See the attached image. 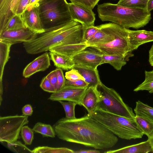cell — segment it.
Instances as JSON below:
<instances>
[{
    "label": "cell",
    "instance_id": "f546056e",
    "mask_svg": "<svg viewBox=\"0 0 153 153\" xmlns=\"http://www.w3.org/2000/svg\"><path fill=\"white\" fill-rule=\"evenodd\" d=\"M59 102L63 106L65 114V117L68 119L76 118L75 114V108L77 103L71 101L64 102L60 101Z\"/></svg>",
    "mask_w": 153,
    "mask_h": 153
},
{
    "label": "cell",
    "instance_id": "d6a6232c",
    "mask_svg": "<svg viewBox=\"0 0 153 153\" xmlns=\"http://www.w3.org/2000/svg\"><path fill=\"white\" fill-rule=\"evenodd\" d=\"M9 148L15 152L32 153V150L28 148L20 142L17 141L12 143H8Z\"/></svg>",
    "mask_w": 153,
    "mask_h": 153
},
{
    "label": "cell",
    "instance_id": "3957f363",
    "mask_svg": "<svg viewBox=\"0 0 153 153\" xmlns=\"http://www.w3.org/2000/svg\"><path fill=\"white\" fill-rule=\"evenodd\" d=\"M97 11L102 21H109L127 28L137 29L146 25L151 19L146 8H132L117 4L104 3L98 4Z\"/></svg>",
    "mask_w": 153,
    "mask_h": 153
},
{
    "label": "cell",
    "instance_id": "ac0fdd59",
    "mask_svg": "<svg viewBox=\"0 0 153 153\" xmlns=\"http://www.w3.org/2000/svg\"><path fill=\"white\" fill-rule=\"evenodd\" d=\"M99 97L96 88L88 87L85 90L82 99L81 104L90 113L98 107Z\"/></svg>",
    "mask_w": 153,
    "mask_h": 153
},
{
    "label": "cell",
    "instance_id": "d590c367",
    "mask_svg": "<svg viewBox=\"0 0 153 153\" xmlns=\"http://www.w3.org/2000/svg\"><path fill=\"white\" fill-rule=\"evenodd\" d=\"M56 70L57 77V82L56 90V91L61 89L65 85L66 80L62 69L57 68Z\"/></svg>",
    "mask_w": 153,
    "mask_h": 153
},
{
    "label": "cell",
    "instance_id": "5bb4252c",
    "mask_svg": "<svg viewBox=\"0 0 153 153\" xmlns=\"http://www.w3.org/2000/svg\"><path fill=\"white\" fill-rule=\"evenodd\" d=\"M20 0H0V33L5 30L16 15Z\"/></svg>",
    "mask_w": 153,
    "mask_h": 153
},
{
    "label": "cell",
    "instance_id": "60d3db41",
    "mask_svg": "<svg viewBox=\"0 0 153 153\" xmlns=\"http://www.w3.org/2000/svg\"><path fill=\"white\" fill-rule=\"evenodd\" d=\"M31 0H20L17 15H21L28 6Z\"/></svg>",
    "mask_w": 153,
    "mask_h": 153
},
{
    "label": "cell",
    "instance_id": "6da1fadb",
    "mask_svg": "<svg viewBox=\"0 0 153 153\" xmlns=\"http://www.w3.org/2000/svg\"><path fill=\"white\" fill-rule=\"evenodd\" d=\"M53 127L59 139L95 149L111 148L118 140L116 136L88 114L79 118L63 117Z\"/></svg>",
    "mask_w": 153,
    "mask_h": 153
},
{
    "label": "cell",
    "instance_id": "7dc6e473",
    "mask_svg": "<svg viewBox=\"0 0 153 153\" xmlns=\"http://www.w3.org/2000/svg\"><path fill=\"white\" fill-rule=\"evenodd\" d=\"M149 140L151 144V145L152 148V152H153V137L150 139H148Z\"/></svg>",
    "mask_w": 153,
    "mask_h": 153
},
{
    "label": "cell",
    "instance_id": "8992f818",
    "mask_svg": "<svg viewBox=\"0 0 153 153\" xmlns=\"http://www.w3.org/2000/svg\"><path fill=\"white\" fill-rule=\"evenodd\" d=\"M113 34L114 38L108 43L90 47L102 54L122 56L127 61L134 55L130 48L128 34L129 29L112 22L104 24Z\"/></svg>",
    "mask_w": 153,
    "mask_h": 153
},
{
    "label": "cell",
    "instance_id": "8d00e7d4",
    "mask_svg": "<svg viewBox=\"0 0 153 153\" xmlns=\"http://www.w3.org/2000/svg\"><path fill=\"white\" fill-rule=\"evenodd\" d=\"M65 77L68 80H75L78 79L84 80L79 72L74 68L65 72Z\"/></svg>",
    "mask_w": 153,
    "mask_h": 153
},
{
    "label": "cell",
    "instance_id": "9a60e30c",
    "mask_svg": "<svg viewBox=\"0 0 153 153\" xmlns=\"http://www.w3.org/2000/svg\"><path fill=\"white\" fill-rule=\"evenodd\" d=\"M50 57L46 52L29 63L23 72V76L25 78L29 77L36 73L44 71L50 66Z\"/></svg>",
    "mask_w": 153,
    "mask_h": 153
},
{
    "label": "cell",
    "instance_id": "ffe728a7",
    "mask_svg": "<svg viewBox=\"0 0 153 153\" xmlns=\"http://www.w3.org/2000/svg\"><path fill=\"white\" fill-rule=\"evenodd\" d=\"M88 47V45L83 42L77 44L59 45L53 47L49 51L72 57L77 53Z\"/></svg>",
    "mask_w": 153,
    "mask_h": 153
},
{
    "label": "cell",
    "instance_id": "d6986e66",
    "mask_svg": "<svg viewBox=\"0 0 153 153\" xmlns=\"http://www.w3.org/2000/svg\"><path fill=\"white\" fill-rule=\"evenodd\" d=\"M151 145L149 140L140 143L126 146L114 150L104 152L105 153H147L152 152Z\"/></svg>",
    "mask_w": 153,
    "mask_h": 153
},
{
    "label": "cell",
    "instance_id": "cb8c5ba5",
    "mask_svg": "<svg viewBox=\"0 0 153 153\" xmlns=\"http://www.w3.org/2000/svg\"><path fill=\"white\" fill-rule=\"evenodd\" d=\"M102 64L108 63L117 71L121 70L122 67L126 64L127 61L124 57L117 55L102 54Z\"/></svg>",
    "mask_w": 153,
    "mask_h": 153
},
{
    "label": "cell",
    "instance_id": "7c38bea8",
    "mask_svg": "<svg viewBox=\"0 0 153 153\" xmlns=\"http://www.w3.org/2000/svg\"><path fill=\"white\" fill-rule=\"evenodd\" d=\"M37 34L27 28L5 30L0 33V41L11 44L31 41L36 38Z\"/></svg>",
    "mask_w": 153,
    "mask_h": 153
},
{
    "label": "cell",
    "instance_id": "83f0119b",
    "mask_svg": "<svg viewBox=\"0 0 153 153\" xmlns=\"http://www.w3.org/2000/svg\"><path fill=\"white\" fill-rule=\"evenodd\" d=\"M32 153H74V151L65 147L54 148L39 146L32 150Z\"/></svg>",
    "mask_w": 153,
    "mask_h": 153
},
{
    "label": "cell",
    "instance_id": "e0dca14e",
    "mask_svg": "<svg viewBox=\"0 0 153 153\" xmlns=\"http://www.w3.org/2000/svg\"><path fill=\"white\" fill-rule=\"evenodd\" d=\"M73 68L77 70L88 84V87L96 88L101 82L97 68L75 65Z\"/></svg>",
    "mask_w": 153,
    "mask_h": 153
},
{
    "label": "cell",
    "instance_id": "7402d4cb",
    "mask_svg": "<svg viewBox=\"0 0 153 153\" xmlns=\"http://www.w3.org/2000/svg\"><path fill=\"white\" fill-rule=\"evenodd\" d=\"M135 123L137 127L146 135L148 139L153 137V121L149 119L139 115H136L134 119Z\"/></svg>",
    "mask_w": 153,
    "mask_h": 153
},
{
    "label": "cell",
    "instance_id": "ee69618b",
    "mask_svg": "<svg viewBox=\"0 0 153 153\" xmlns=\"http://www.w3.org/2000/svg\"><path fill=\"white\" fill-rule=\"evenodd\" d=\"M149 61L150 65L153 66V44L149 51Z\"/></svg>",
    "mask_w": 153,
    "mask_h": 153
},
{
    "label": "cell",
    "instance_id": "836d02e7",
    "mask_svg": "<svg viewBox=\"0 0 153 153\" xmlns=\"http://www.w3.org/2000/svg\"><path fill=\"white\" fill-rule=\"evenodd\" d=\"M99 28L97 26H91L84 27L83 33V42L86 43L95 35Z\"/></svg>",
    "mask_w": 153,
    "mask_h": 153
},
{
    "label": "cell",
    "instance_id": "e575fe53",
    "mask_svg": "<svg viewBox=\"0 0 153 153\" xmlns=\"http://www.w3.org/2000/svg\"><path fill=\"white\" fill-rule=\"evenodd\" d=\"M71 3L78 4L92 10L100 0H69Z\"/></svg>",
    "mask_w": 153,
    "mask_h": 153
},
{
    "label": "cell",
    "instance_id": "f6af8a7d",
    "mask_svg": "<svg viewBox=\"0 0 153 153\" xmlns=\"http://www.w3.org/2000/svg\"><path fill=\"white\" fill-rule=\"evenodd\" d=\"M146 9L149 12L153 9V0H148L147 6Z\"/></svg>",
    "mask_w": 153,
    "mask_h": 153
},
{
    "label": "cell",
    "instance_id": "44dd1931",
    "mask_svg": "<svg viewBox=\"0 0 153 153\" xmlns=\"http://www.w3.org/2000/svg\"><path fill=\"white\" fill-rule=\"evenodd\" d=\"M49 54L51 59L57 68L68 70L73 68L75 65L72 57L52 51H50Z\"/></svg>",
    "mask_w": 153,
    "mask_h": 153
},
{
    "label": "cell",
    "instance_id": "484cf974",
    "mask_svg": "<svg viewBox=\"0 0 153 153\" xmlns=\"http://www.w3.org/2000/svg\"><path fill=\"white\" fill-rule=\"evenodd\" d=\"M33 131L42 134L43 136L54 138L56 134L54 130L51 125L37 122L33 127Z\"/></svg>",
    "mask_w": 153,
    "mask_h": 153
},
{
    "label": "cell",
    "instance_id": "4dcf8cb0",
    "mask_svg": "<svg viewBox=\"0 0 153 153\" xmlns=\"http://www.w3.org/2000/svg\"><path fill=\"white\" fill-rule=\"evenodd\" d=\"M24 28L26 27L21 16L16 14L9 22L5 30H15Z\"/></svg>",
    "mask_w": 153,
    "mask_h": 153
},
{
    "label": "cell",
    "instance_id": "9c48e42d",
    "mask_svg": "<svg viewBox=\"0 0 153 153\" xmlns=\"http://www.w3.org/2000/svg\"><path fill=\"white\" fill-rule=\"evenodd\" d=\"M87 88L65 85L60 90L52 93L48 99L58 102L60 101H71L82 106V99Z\"/></svg>",
    "mask_w": 153,
    "mask_h": 153
},
{
    "label": "cell",
    "instance_id": "4316f807",
    "mask_svg": "<svg viewBox=\"0 0 153 153\" xmlns=\"http://www.w3.org/2000/svg\"><path fill=\"white\" fill-rule=\"evenodd\" d=\"M144 81L134 90V91L146 90L150 93H153V70L145 71Z\"/></svg>",
    "mask_w": 153,
    "mask_h": 153
},
{
    "label": "cell",
    "instance_id": "5b68a950",
    "mask_svg": "<svg viewBox=\"0 0 153 153\" xmlns=\"http://www.w3.org/2000/svg\"><path fill=\"white\" fill-rule=\"evenodd\" d=\"M68 3L66 0H40L39 2V14L45 30L72 21Z\"/></svg>",
    "mask_w": 153,
    "mask_h": 153
},
{
    "label": "cell",
    "instance_id": "603a6c76",
    "mask_svg": "<svg viewBox=\"0 0 153 153\" xmlns=\"http://www.w3.org/2000/svg\"><path fill=\"white\" fill-rule=\"evenodd\" d=\"M12 45L10 43L0 41V83H2L4 67L10 58L9 53Z\"/></svg>",
    "mask_w": 153,
    "mask_h": 153
},
{
    "label": "cell",
    "instance_id": "f35d334b",
    "mask_svg": "<svg viewBox=\"0 0 153 153\" xmlns=\"http://www.w3.org/2000/svg\"><path fill=\"white\" fill-rule=\"evenodd\" d=\"M88 84L84 80L78 79L75 80H66L65 85H71L75 87L85 88L88 87Z\"/></svg>",
    "mask_w": 153,
    "mask_h": 153
},
{
    "label": "cell",
    "instance_id": "f1b7e54d",
    "mask_svg": "<svg viewBox=\"0 0 153 153\" xmlns=\"http://www.w3.org/2000/svg\"><path fill=\"white\" fill-rule=\"evenodd\" d=\"M148 0H119L117 4L132 8H146Z\"/></svg>",
    "mask_w": 153,
    "mask_h": 153
},
{
    "label": "cell",
    "instance_id": "52a82bcc",
    "mask_svg": "<svg viewBox=\"0 0 153 153\" xmlns=\"http://www.w3.org/2000/svg\"><path fill=\"white\" fill-rule=\"evenodd\" d=\"M96 89L99 97L97 108L134 121L136 115L132 108L124 102L114 89L107 87L102 82Z\"/></svg>",
    "mask_w": 153,
    "mask_h": 153
},
{
    "label": "cell",
    "instance_id": "7a4b0ae2",
    "mask_svg": "<svg viewBox=\"0 0 153 153\" xmlns=\"http://www.w3.org/2000/svg\"><path fill=\"white\" fill-rule=\"evenodd\" d=\"M84 30L81 23L72 20L45 30L44 32L37 34L34 40L24 42L23 47L27 53L36 54L49 51L59 45L82 43Z\"/></svg>",
    "mask_w": 153,
    "mask_h": 153
},
{
    "label": "cell",
    "instance_id": "2e32d148",
    "mask_svg": "<svg viewBox=\"0 0 153 153\" xmlns=\"http://www.w3.org/2000/svg\"><path fill=\"white\" fill-rule=\"evenodd\" d=\"M128 38L130 48L133 52L137 50L140 45L153 42V31L129 29Z\"/></svg>",
    "mask_w": 153,
    "mask_h": 153
},
{
    "label": "cell",
    "instance_id": "7bdbcfd3",
    "mask_svg": "<svg viewBox=\"0 0 153 153\" xmlns=\"http://www.w3.org/2000/svg\"><path fill=\"white\" fill-rule=\"evenodd\" d=\"M100 152L96 150H80L74 151V153H100Z\"/></svg>",
    "mask_w": 153,
    "mask_h": 153
},
{
    "label": "cell",
    "instance_id": "74e56055",
    "mask_svg": "<svg viewBox=\"0 0 153 153\" xmlns=\"http://www.w3.org/2000/svg\"><path fill=\"white\" fill-rule=\"evenodd\" d=\"M40 86L41 88L45 91L52 93L56 91V89L46 76L42 80Z\"/></svg>",
    "mask_w": 153,
    "mask_h": 153
},
{
    "label": "cell",
    "instance_id": "b9f144b4",
    "mask_svg": "<svg viewBox=\"0 0 153 153\" xmlns=\"http://www.w3.org/2000/svg\"><path fill=\"white\" fill-rule=\"evenodd\" d=\"M22 114L26 116L32 115L33 110L30 104H27L24 106L22 108Z\"/></svg>",
    "mask_w": 153,
    "mask_h": 153
},
{
    "label": "cell",
    "instance_id": "277c9868",
    "mask_svg": "<svg viewBox=\"0 0 153 153\" xmlns=\"http://www.w3.org/2000/svg\"><path fill=\"white\" fill-rule=\"evenodd\" d=\"M88 115L119 137L130 140L140 138L144 134L134 121L97 108Z\"/></svg>",
    "mask_w": 153,
    "mask_h": 153
},
{
    "label": "cell",
    "instance_id": "30bf717a",
    "mask_svg": "<svg viewBox=\"0 0 153 153\" xmlns=\"http://www.w3.org/2000/svg\"><path fill=\"white\" fill-rule=\"evenodd\" d=\"M68 4L72 20L81 23L84 27L94 26L95 14L92 9L71 2Z\"/></svg>",
    "mask_w": 153,
    "mask_h": 153
},
{
    "label": "cell",
    "instance_id": "ba28073f",
    "mask_svg": "<svg viewBox=\"0 0 153 153\" xmlns=\"http://www.w3.org/2000/svg\"><path fill=\"white\" fill-rule=\"evenodd\" d=\"M29 122L28 116L16 115L0 117V141H16L22 127Z\"/></svg>",
    "mask_w": 153,
    "mask_h": 153
},
{
    "label": "cell",
    "instance_id": "bcb514c9",
    "mask_svg": "<svg viewBox=\"0 0 153 153\" xmlns=\"http://www.w3.org/2000/svg\"><path fill=\"white\" fill-rule=\"evenodd\" d=\"M40 0H31L28 5H35L37 4Z\"/></svg>",
    "mask_w": 153,
    "mask_h": 153
},
{
    "label": "cell",
    "instance_id": "4fadbf2b",
    "mask_svg": "<svg viewBox=\"0 0 153 153\" xmlns=\"http://www.w3.org/2000/svg\"><path fill=\"white\" fill-rule=\"evenodd\" d=\"M75 64L97 68L102 65V54L93 50L82 51L72 57Z\"/></svg>",
    "mask_w": 153,
    "mask_h": 153
},
{
    "label": "cell",
    "instance_id": "8fae6325",
    "mask_svg": "<svg viewBox=\"0 0 153 153\" xmlns=\"http://www.w3.org/2000/svg\"><path fill=\"white\" fill-rule=\"evenodd\" d=\"M38 5V3L28 5L20 15L25 27L37 34L45 31L40 19Z\"/></svg>",
    "mask_w": 153,
    "mask_h": 153
},
{
    "label": "cell",
    "instance_id": "ab89813d",
    "mask_svg": "<svg viewBox=\"0 0 153 153\" xmlns=\"http://www.w3.org/2000/svg\"><path fill=\"white\" fill-rule=\"evenodd\" d=\"M52 85L56 89L57 82V77L56 69L48 74L46 76Z\"/></svg>",
    "mask_w": 153,
    "mask_h": 153
},
{
    "label": "cell",
    "instance_id": "d4e9b609",
    "mask_svg": "<svg viewBox=\"0 0 153 153\" xmlns=\"http://www.w3.org/2000/svg\"><path fill=\"white\" fill-rule=\"evenodd\" d=\"M136 115L145 117L153 121V108L140 100L136 102L134 109Z\"/></svg>",
    "mask_w": 153,
    "mask_h": 153
},
{
    "label": "cell",
    "instance_id": "1f68e13d",
    "mask_svg": "<svg viewBox=\"0 0 153 153\" xmlns=\"http://www.w3.org/2000/svg\"><path fill=\"white\" fill-rule=\"evenodd\" d=\"M33 131L27 126H24L21 129V137L25 145H30L34 138Z\"/></svg>",
    "mask_w": 153,
    "mask_h": 153
}]
</instances>
